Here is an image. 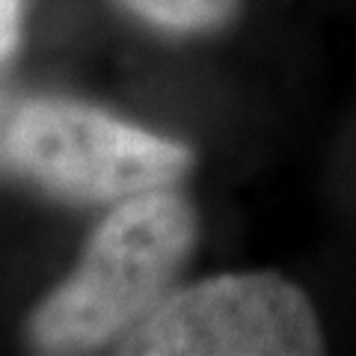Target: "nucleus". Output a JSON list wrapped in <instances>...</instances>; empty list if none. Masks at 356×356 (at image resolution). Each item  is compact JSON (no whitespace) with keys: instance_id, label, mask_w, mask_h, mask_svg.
Returning <instances> with one entry per match:
<instances>
[{"instance_id":"20e7f679","label":"nucleus","mask_w":356,"mask_h":356,"mask_svg":"<svg viewBox=\"0 0 356 356\" xmlns=\"http://www.w3.org/2000/svg\"><path fill=\"white\" fill-rule=\"evenodd\" d=\"M134 15L172 33L217 30L238 13L241 0H122Z\"/></svg>"},{"instance_id":"7ed1b4c3","label":"nucleus","mask_w":356,"mask_h":356,"mask_svg":"<svg viewBox=\"0 0 356 356\" xmlns=\"http://www.w3.org/2000/svg\"><path fill=\"white\" fill-rule=\"evenodd\" d=\"M324 330L312 300L280 273H226L163 297L122 336L119 353L315 356Z\"/></svg>"},{"instance_id":"f257e3e1","label":"nucleus","mask_w":356,"mask_h":356,"mask_svg":"<svg viewBox=\"0 0 356 356\" xmlns=\"http://www.w3.org/2000/svg\"><path fill=\"white\" fill-rule=\"evenodd\" d=\"M196 229L191 202L170 191L122 199L74 273L36 309L33 344L51 353L92 350L140 324L187 261Z\"/></svg>"},{"instance_id":"39448f33","label":"nucleus","mask_w":356,"mask_h":356,"mask_svg":"<svg viewBox=\"0 0 356 356\" xmlns=\"http://www.w3.org/2000/svg\"><path fill=\"white\" fill-rule=\"evenodd\" d=\"M21 15H24V0H0V63H6L18 48Z\"/></svg>"},{"instance_id":"f03ea898","label":"nucleus","mask_w":356,"mask_h":356,"mask_svg":"<svg viewBox=\"0 0 356 356\" xmlns=\"http://www.w3.org/2000/svg\"><path fill=\"white\" fill-rule=\"evenodd\" d=\"M6 154L44 191L77 202L163 191L191 166V149L74 102H30L6 131Z\"/></svg>"}]
</instances>
